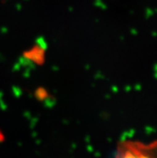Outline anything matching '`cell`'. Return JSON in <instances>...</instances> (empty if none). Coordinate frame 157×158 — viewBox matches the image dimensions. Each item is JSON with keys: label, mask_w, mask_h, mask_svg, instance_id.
Returning a JSON list of instances; mask_svg holds the SVG:
<instances>
[{"label": "cell", "mask_w": 157, "mask_h": 158, "mask_svg": "<svg viewBox=\"0 0 157 158\" xmlns=\"http://www.w3.org/2000/svg\"><path fill=\"white\" fill-rule=\"evenodd\" d=\"M24 57L30 62L35 64H42L44 57V48L43 44H35L30 51L24 53Z\"/></svg>", "instance_id": "6da1fadb"}, {"label": "cell", "mask_w": 157, "mask_h": 158, "mask_svg": "<svg viewBox=\"0 0 157 158\" xmlns=\"http://www.w3.org/2000/svg\"><path fill=\"white\" fill-rule=\"evenodd\" d=\"M120 158H152L147 152H143L142 150H139V148H136L135 147L129 148L127 150L123 152L120 155ZM155 158V157H154Z\"/></svg>", "instance_id": "7a4b0ae2"}, {"label": "cell", "mask_w": 157, "mask_h": 158, "mask_svg": "<svg viewBox=\"0 0 157 158\" xmlns=\"http://www.w3.org/2000/svg\"><path fill=\"white\" fill-rule=\"evenodd\" d=\"M35 95H36V97H37L39 100H42L46 98L48 94L45 89H43V88H39V89L36 90Z\"/></svg>", "instance_id": "3957f363"}]
</instances>
